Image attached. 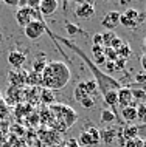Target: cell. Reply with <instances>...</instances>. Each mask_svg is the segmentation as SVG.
<instances>
[{
    "label": "cell",
    "instance_id": "obj_1",
    "mask_svg": "<svg viewBox=\"0 0 146 147\" xmlns=\"http://www.w3.org/2000/svg\"><path fill=\"white\" fill-rule=\"evenodd\" d=\"M47 33L53 36V39L56 42H61V43H64L65 47H69L70 50H73L75 53L79 56L82 61H84L86 63H87V67L90 70H92V73H93V81L96 82V85H98V90H100V93H101V96L103 94H106L107 91H118L121 88V84L117 81L115 78H112L110 74L107 73H104V71H101L98 67L93 63V61H90V59L86 56L84 53H82V50L79 48V47L76 45V43H73V42H70V40H67L65 37H58V36H54L53 33H51L50 30H47Z\"/></svg>",
    "mask_w": 146,
    "mask_h": 147
},
{
    "label": "cell",
    "instance_id": "obj_2",
    "mask_svg": "<svg viewBox=\"0 0 146 147\" xmlns=\"http://www.w3.org/2000/svg\"><path fill=\"white\" fill-rule=\"evenodd\" d=\"M42 78V88L50 91H58L65 88V85L72 79V71L69 65L62 61H50L45 65L44 71L41 73Z\"/></svg>",
    "mask_w": 146,
    "mask_h": 147
},
{
    "label": "cell",
    "instance_id": "obj_3",
    "mask_svg": "<svg viewBox=\"0 0 146 147\" xmlns=\"http://www.w3.org/2000/svg\"><path fill=\"white\" fill-rule=\"evenodd\" d=\"M101 93L98 90V85L93 79H87V81L78 82L73 90V98L76 102L84 107V109H93L98 104Z\"/></svg>",
    "mask_w": 146,
    "mask_h": 147
},
{
    "label": "cell",
    "instance_id": "obj_4",
    "mask_svg": "<svg viewBox=\"0 0 146 147\" xmlns=\"http://www.w3.org/2000/svg\"><path fill=\"white\" fill-rule=\"evenodd\" d=\"M50 115H51V125L53 127L58 129V124L61 122V125H59V130H61V132L70 129V127L75 124V121L78 119V115L75 113V110L70 109L69 105H64V104L53 105L50 109Z\"/></svg>",
    "mask_w": 146,
    "mask_h": 147
},
{
    "label": "cell",
    "instance_id": "obj_5",
    "mask_svg": "<svg viewBox=\"0 0 146 147\" xmlns=\"http://www.w3.org/2000/svg\"><path fill=\"white\" fill-rule=\"evenodd\" d=\"M145 20H146V13L139 11V9H134V8L126 9L124 13H121V16H120V25H123L124 28H129V30L139 28Z\"/></svg>",
    "mask_w": 146,
    "mask_h": 147
},
{
    "label": "cell",
    "instance_id": "obj_6",
    "mask_svg": "<svg viewBox=\"0 0 146 147\" xmlns=\"http://www.w3.org/2000/svg\"><path fill=\"white\" fill-rule=\"evenodd\" d=\"M33 20H44L37 9H33V8H28V6L17 8V11H16V22L19 23V26L25 28Z\"/></svg>",
    "mask_w": 146,
    "mask_h": 147
},
{
    "label": "cell",
    "instance_id": "obj_7",
    "mask_svg": "<svg viewBox=\"0 0 146 147\" xmlns=\"http://www.w3.org/2000/svg\"><path fill=\"white\" fill-rule=\"evenodd\" d=\"M78 142L82 147H95L101 142V136H100V130L95 125H89L87 129H84L78 138Z\"/></svg>",
    "mask_w": 146,
    "mask_h": 147
},
{
    "label": "cell",
    "instance_id": "obj_8",
    "mask_svg": "<svg viewBox=\"0 0 146 147\" xmlns=\"http://www.w3.org/2000/svg\"><path fill=\"white\" fill-rule=\"evenodd\" d=\"M47 25L44 20H33L31 23H28V25L23 28V31H25V36L30 39V40H37L39 37H42L45 33H47Z\"/></svg>",
    "mask_w": 146,
    "mask_h": 147
},
{
    "label": "cell",
    "instance_id": "obj_9",
    "mask_svg": "<svg viewBox=\"0 0 146 147\" xmlns=\"http://www.w3.org/2000/svg\"><path fill=\"white\" fill-rule=\"evenodd\" d=\"M95 14V3L93 2H78L76 9H75V16L78 19H90L92 16Z\"/></svg>",
    "mask_w": 146,
    "mask_h": 147
},
{
    "label": "cell",
    "instance_id": "obj_10",
    "mask_svg": "<svg viewBox=\"0 0 146 147\" xmlns=\"http://www.w3.org/2000/svg\"><path fill=\"white\" fill-rule=\"evenodd\" d=\"M25 98V93H23V88H17V87H8L6 93L3 94V99H5V104H11V105H16Z\"/></svg>",
    "mask_w": 146,
    "mask_h": 147
},
{
    "label": "cell",
    "instance_id": "obj_11",
    "mask_svg": "<svg viewBox=\"0 0 146 147\" xmlns=\"http://www.w3.org/2000/svg\"><path fill=\"white\" fill-rule=\"evenodd\" d=\"M26 71L22 70H13L8 73V82L11 87H17V88H23L26 87Z\"/></svg>",
    "mask_w": 146,
    "mask_h": 147
},
{
    "label": "cell",
    "instance_id": "obj_12",
    "mask_svg": "<svg viewBox=\"0 0 146 147\" xmlns=\"http://www.w3.org/2000/svg\"><path fill=\"white\" fill-rule=\"evenodd\" d=\"M120 11H109V13L104 14V17L101 19V23L104 28H107V31H113L120 25Z\"/></svg>",
    "mask_w": 146,
    "mask_h": 147
},
{
    "label": "cell",
    "instance_id": "obj_13",
    "mask_svg": "<svg viewBox=\"0 0 146 147\" xmlns=\"http://www.w3.org/2000/svg\"><path fill=\"white\" fill-rule=\"evenodd\" d=\"M26 62V54L19 50H11L8 54V63L13 67L14 70H22V67Z\"/></svg>",
    "mask_w": 146,
    "mask_h": 147
},
{
    "label": "cell",
    "instance_id": "obj_14",
    "mask_svg": "<svg viewBox=\"0 0 146 147\" xmlns=\"http://www.w3.org/2000/svg\"><path fill=\"white\" fill-rule=\"evenodd\" d=\"M117 98H118V105L121 107V109H124V107H129V105H135V102H134V98H132V91L129 87H121L120 90L117 91Z\"/></svg>",
    "mask_w": 146,
    "mask_h": 147
},
{
    "label": "cell",
    "instance_id": "obj_15",
    "mask_svg": "<svg viewBox=\"0 0 146 147\" xmlns=\"http://www.w3.org/2000/svg\"><path fill=\"white\" fill-rule=\"evenodd\" d=\"M59 3L56 0H41L39 2V13H41L42 17H47V16H51L56 13Z\"/></svg>",
    "mask_w": 146,
    "mask_h": 147
},
{
    "label": "cell",
    "instance_id": "obj_16",
    "mask_svg": "<svg viewBox=\"0 0 146 147\" xmlns=\"http://www.w3.org/2000/svg\"><path fill=\"white\" fill-rule=\"evenodd\" d=\"M120 115H121L120 119H123L126 124H131V122L137 121V107H134V105L124 107V109H121Z\"/></svg>",
    "mask_w": 146,
    "mask_h": 147
},
{
    "label": "cell",
    "instance_id": "obj_17",
    "mask_svg": "<svg viewBox=\"0 0 146 147\" xmlns=\"http://www.w3.org/2000/svg\"><path fill=\"white\" fill-rule=\"evenodd\" d=\"M100 136H101V141L104 142V144H112V142L117 140L118 132H117L115 127H107V129H104V130H100Z\"/></svg>",
    "mask_w": 146,
    "mask_h": 147
},
{
    "label": "cell",
    "instance_id": "obj_18",
    "mask_svg": "<svg viewBox=\"0 0 146 147\" xmlns=\"http://www.w3.org/2000/svg\"><path fill=\"white\" fill-rule=\"evenodd\" d=\"M100 118H101L103 124H112V122H115V121H120V118H118L110 109H103Z\"/></svg>",
    "mask_w": 146,
    "mask_h": 147
},
{
    "label": "cell",
    "instance_id": "obj_19",
    "mask_svg": "<svg viewBox=\"0 0 146 147\" xmlns=\"http://www.w3.org/2000/svg\"><path fill=\"white\" fill-rule=\"evenodd\" d=\"M26 85L28 87H42V78L41 74L36 73V71H30L28 74H26Z\"/></svg>",
    "mask_w": 146,
    "mask_h": 147
},
{
    "label": "cell",
    "instance_id": "obj_20",
    "mask_svg": "<svg viewBox=\"0 0 146 147\" xmlns=\"http://www.w3.org/2000/svg\"><path fill=\"white\" fill-rule=\"evenodd\" d=\"M132 91V98H134V102H135V105L139 104H145V99H146V91L143 88H131Z\"/></svg>",
    "mask_w": 146,
    "mask_h": 147
},
{
    "label": "cell",
    "instance_id": "obj_21",
    "mask_svg": "<svg viewBox=\"0 0 146 147\" xmlns=\"http://www.w3.org/2000/svg\"><path fill=\"white\" fill-rule=\"evenodd\" d=\"M132 54V50H131V47L128 45L126 42L121 43V47L117 50V57H120V59H124V61H128V57Z\"/></svg>",
    "mask_w": 146,
    "mask_h": 147
},
{
    "label": "cell",
    "instance_id": "obj_22",
    "mask_svg": "<svg viewBox=\"0 0 146 147\" xmlns=\"http://www.w3.org/2000/svg\"><path fill=\"white\" fill-rule=\"evenodd\" d=\"M41 99H42V102L44 104H53L54 102V94H53V91H50V90H47V88H41Z\"/></svg>",
    "mask_w": 146,
    "mask_h": 147
},
{
    "label": "cell",
    "instance_id": "obj_23",
    "mask_svg": "<svg viewBox=\"0 0 146 147\" xmlns=\"http://www.w3.org/2000/svg\"><path fill=\"white\" fill-rule=\"evenodd\" d=\"M103 47L104 48H109L110 47V43L113 42V39L117 37V34L113 33V31H106V33H103Z\"/></svg>",
    "mask_w": 146,
    "mask_h": 147
},
{
    "label": "cell",
    "instance_id": "obj_24",
    "mask_svg": "<svg viewBox=\"0 0 146 147\" xmlns=\"http://www.w3.org/2000/svg\"><path fill=\"white\" fill-rule=\"evenodd\" d=\"M137 121H140V124H146V104L137 105Z\"/></svg>",
    "mask_w": 146,
    "mask_h": 147
},
{
    "label": "cell",
    "instance_id": "obj_25",
    "mask_svg": "<svg viewBox=\"0 0 146 147\" xmlns=\"http://www.w3.org/2000/svg\"><path fill=\"white\" fill-rule=\"evenodd\" d=\"M47 63H48V61H45V59H34V62H33V71H36V73L41 74L42 71H44Z\"/></svg>",
    "mask_w": 146,
    "mask_h": 147
},
{
    "label": "cell",
    "instance_id": "obj_26",
    "mask_svg": "<svg viewBox=\"0 0 146 147\" xmlns=\"http://www.w3.org/2000/svg\"><path fill=\"white\" fill-rule=\"evenodd\" d=\"M65 31H67V34H69V36H75L78 33H82V30L79 28V26H76L75 23H70V22L65 23Z\"/></svg>",
    "mask_w": 146,
    "mask_h": 147
},
{
    "label": "cell",
    "instance_id": "obj_27",
    "mask_svg": "<svg viewBox=\"0 0 146 147\" xmlns=\"http://www.w3.org/2000/svg\"><path fill=\"white\" fill-rule=\"evenodd\" d=\"M123 147H143V140L140 138H132V140H128L123 144Z\"/></svg>",
    "mask_w": 146,
    "mask_h": 147
},
{
    "label": "cell",
    "instance_id": "obj_28",
    "mask_svg": "<svg viewBox=\"0 0 146 147\" xmlns=\"http://www.w3.org/2000/svg\"><path fill=\"white\" fill-rule=\"evenodd\" d=\"M139 138L140 140H146V124H140L139 125Z\"/></svg>",
    "mask_w": 146,
    "mask_h": 147
},
{
    "label": "cell",
    "instance_id": "obj_29",
    "mask_svg": "<svg viewBox=\"0 0 146 147\" xmlns=\"http://www.w3.org/2000/svg\"><path fill=\"white\" fill-rule=\"evenodd\" d=\"M135 81L139 82V84H146V73H145V71L135 74Z\"/></svg>",
    "mask_w": 146,
    "mask_h": 147
},
{
    "label": "cell",
    "instance_id": "obj_30",
    "mask_svg": "<svg viewBox=\"0 0 146 147\" xmlns=\"http://www.w3.org/2000/svg\"><path fill=\"white\" fill-rule=\"evenodd\" d=\"M93 45H96V47H103V36L100 33H96L95 36H93Z\"/></svg>",
    "mask_w": 146,
    "mask_h": 147
},
{
    "label": "cell",
    "instance_id": "obj_31",
    "mask_svg": "<svg viewBox=\"0 0 146 147\" xmlns=\"http://www.w3.org/2000/svg\"><path fill=\"white\" fill-rule=\"evenodd\" d=\"M140 63H141V67H143V71L146 73V53L141 54V57H140Z\"/></svg>",
    "mask_w": 146,
    "mask_h": 147
},
{
    "label": "cell",
    "instance_id": "obj_32",
    "mask_svg": "<svg viewBox=\"0 0 146 147\" xmlns=\"http://www.w3.org/2000/svg\"><path fill=\"white\" fill-rule=\"evenodd\" d=\"M6 5H11V6H17V2H16V0H6Z\"/></svg>",
    "mask_w": 146,
    "mask_h": 147
},
{
    "label": "cell",
    "instance_id": "obj_33",
    "mask_svg": "<svg viewBox=\"0 0 146 147\" xmlns=\"http://www.w3.org/2000/svg\"><path fill=\"white\" fill-rule=\"evenodd\" d=\"M5 104V99H3V93L0 91V105H3Z\"/></svg>",
    "mask_w": 146,
    "mask_h": 147
},
{
    "label": "cell",
    "instance_id": "obj_34",
    "mask_svg": "<svg viewBox=\"0 0 146 147\" xmlns=\"http://www.w3.org/2000/svg\"><path fill=\"white\" fill-rule=\"evenodd\" d=\"M143 45H145V48H146V36L143 37Z\"/></svg>",
    "mask_w": 146,
    "mask_h": 147
},
{
    "label": "cell",
    "instance_id": "obj_35",
    "mask_svg": "<svg viewBox=\"0 0 146 147\" xmlns=\"http://www.w3.org/2000/svg\"><path fill=\"white\" fill-rule=\"evenodd\" d=\"M143 147H146V140L143 141Z\"/></svg>",
    "mask_w": 146,
    "mask_h": 147
}]
</instances>
